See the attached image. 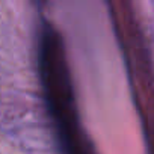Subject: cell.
I'll return each instance as SVG.
<instances>
[{"label":"cell","mask_w":154,"mask_h":154,"mask_svg":"<svg viewBox=\"0 0 154 154\" xmlns=\"http://www.w3.org/2000/svg\"><path fill=\"white\" fill-rule=\"evenodd\" d=\"M41 66L47 103L57 125V134L65 154H94L75 112L60 38L50 24L42 27Z\"/></svg>","instance_id":"1"}]
</instances>
